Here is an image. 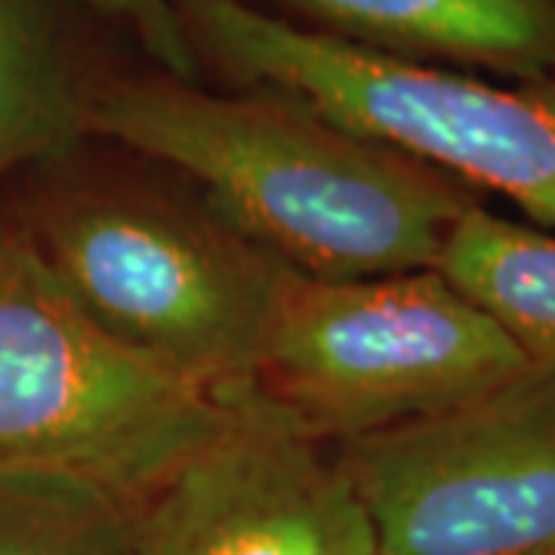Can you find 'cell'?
I'll use <instances>...</instances> for the list:
<instances>
[{"instance_id": "4", "label": "cell", "mask_w": 555, "mask_h": 555, "mask_svg": "<svg viewBox=\"0 0 555 555\" xmlns=\"http://www.w3.org/2000/svg\"><path fill=\"white\" fill-rule=\"evenodd\" d=\"M35 244L115 337L217 392L257 386L297 275L204 204L139 189L65 204Z\"/></svg>"}, {"instance_id": "5", "label": "cell", "mask_w": 555, "mask_h": 555, "mask_svg": "<svg viewBox=\"0 0 555 555\" xmlns=\"http://www.w3.org/2000/svg\"><path fill=\"white\" fill-rule=\"evenodd\" d=\"M531 361L438 269L318 281L294 275L257 389L343 448L451 411Z\"/></svg>"}, {"instance_id": "7", "label": "cell", "mask_w": 555, "mask_h": 555, "mask_svg": "<svg viewBox=\"0 0 555 555\" xmlns=\"http://www.w3.org/2000/svg\"><path fill=\"white\" fill-rule=\"evenodd\" d=\"M130 555H379L339 454L257 386L130 509Z\"/></svg>"}, {"instance_id": "3", "label": "cell", "mask_w": 555, "mask_h": 555, "mask_svg": "<svg viewBox=\"0 0 555 555\" xmlns=\"http://www.w3.org/2000/svg\"><path fill=\"white\" fill-rule=\"evenodd\" d=\"M195 53L241 87L518 204L555 232V80L496 87L297 28L244 0H173Z\"/></svg>"}, {"instance_id": "6", "label": "cell", "mask_w": 555, "mask_h": 555, "mask_svg": "<svg viewBox=\"0 0 555 555\" xmlns=\"http://www.w3.org/2000/svg\"><path fill=\"white\" fill-rule=\"evenodd\" d=\"M379 555H555V367L334 448Z\"/></svg>"}, {"instance_id": "9", "label": "cell", "mask_w": 555, "mask_h": 555, "mask_svg": "<svg viewBox=\"0 0 555 555\" xmlns=\"http://www.w3.org/2000/svg\"><path fill=\"white\" fill-rule=\"evenodd\" d=\"M436 269L531 364L555 367V232L473 204L448 232Z\"/></svg>"}, {"instance_id": "8", "label": "cell", "mask_w": 555, "mask_h": 555, "mask_svg": "<svg viewBox=\"0 0 555 555\" xmlns=\"http://www.w3.org/2000/svg\"><path fill=\"white\" fill-rule=\"evenodd\" d=\"M321 35L411 62L555 80V0H287Z\"/></svg>"}, {"instance_id": "11", "label": "cell", "mask_w": 555, "mask_h": 555, "mask_svg": "<svg viewBox=\"0 0 555 555\" xmlns=\"http://www.w3.org/2000/svg\"><path fill=\"white\" fill-rule=\"evenodd\" d=\"M130 509L83 478L0 473V555H130Z\"/></svg>"}, {"instance_id": "12", "label": "cell", "mask_w": 555, "mask_h": 555, "mask_svg": "<svg viewBox=\"0 0 555 555\" xmlns=\"http://www.w3.org/2000/svg\"><path fill=\"white\" fill-rule=\"evenodd\" d=\"M96 13L120 22L133 31L139 47L167 78L195 83L201 60L179 20L173 0H87Z\"/></svg>"}, {"instance_id": "1", "label": "cell", "mask_w": 555, "mask_h": 555, "mask_svg": "<svg viewBox=\"0 0 555 555\" xmlns=\"http://www.w3.org/2000/svg\"><path fill=\"white\" fill-rule=\"evenodd\" d=\"M83 133L179 170L269 257L318 281L436 269L476 192L423 160L356 137L297 102L198 83L90 80Z\"/></svg>"}, {"instance_id": "10", "label": "cell", "mask_w": 555, "mask_h": 555, "mask_svg": "<svg viewBox=\"0 0 555 555\" xmlns=\"http://www.w3.org/2000/svg\"><path fill=\"white\" fill-rule=\"evenodd\" d=\"M87 87L38 3L0 0V177L83 133Z\"/></svg>"}, {"instance_id": "2", "label": "cell", "mask_w": 555, "mask_h": 555, "mask_svg": "<svg viewBox=\"0 0 555 555\" xmlns=\"http://www.w3.org/2000/svg\"><path fill=\"white\" fill-rule=\"evenodd\" d=\"M232 401L115 337L35 241L0 229V473L83 478L137 506Z\"/></svg>"}]
</instances>
